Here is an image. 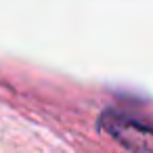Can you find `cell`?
I'll use <instances>...</instances> for the list:
<instances>
[{
    "label": "cell",
    "instance_id": "1",
    "mask_svg": "<svg viewBox=\"0 0 153 153\" xmlns=\"http://www.w3.org/2000/svg\"><path fill=\"white\" fill-rule=\"evenodd\" d=\"M101 126L128 149L136 153H153V126L147 122L120 111H105L101 115Z\"/></svg>",
    "mask_w": 153,
    "mask_h": 153
}]
</instances>
